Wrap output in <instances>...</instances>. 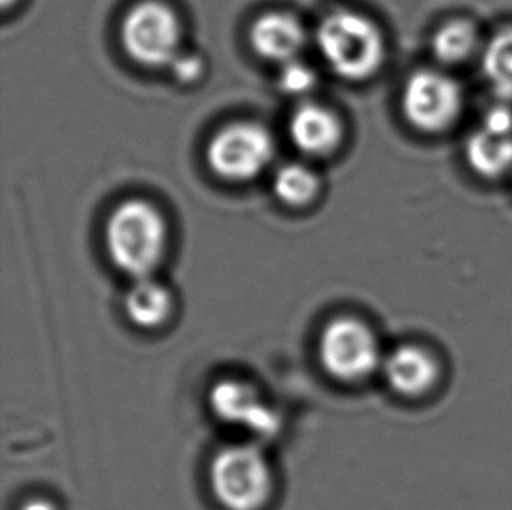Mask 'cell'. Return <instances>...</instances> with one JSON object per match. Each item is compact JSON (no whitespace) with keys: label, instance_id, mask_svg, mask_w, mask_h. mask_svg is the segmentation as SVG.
Masks as SVG:
<instances>
[{"label":"cell","instance_id":"cell-1","mask_svg":"<svg viewBox=\"0 0 512 510\" xmlns=\"http://www.w3.org/2000/svg\"><path fill=\"white\" fill-rule=\"evenodd\" d=\"M105 247L112 264L133 280L154 276L167 255V221L149 201H125L105 224Z\"/></svg>","mask_w":512,"mask_h":510},{"label":"cell","instance_id":"cell-3","mask_svg":"<svg viewBox=\"0 0 512 510\" xmlns=\"http://www.w3.org/2000/svg\"><path fill=\"white\" fill-rule=\"evenodd\" d=\"M208 483L224 510H263L273 497L275 474L256 442H242L215 453Z\"/></svg>","mask_w":512,"mask_h":510},{"label":"cell","instance_id":"cell-8","mask_svg":"<svg viewBox=\"0 0 512 510\" xmlns=\"http://www.w3.org/2000/svg\"><path fill=\"white\" fill-rule=\"evenodd\" d=\"M208 406L217 420L249 432L256 439H270L282 427L280 414L259 386L228 376L215 381L208 393Z\"/></svg>","mask_w":512,"mask_h":510},{"label":"cell","instance_id":"cell-21","mask_svg":"<svg viewBox=\"0 0 512 510\" xmlns=\"http://www.w3.org/2000/svg\"><path fill=\"white\" fill-rule=\"evenodd\" d=\"M16 2H18V0H2V7H4V9H9V7L16 4Z\"/></svg>","mask_w":512,"mask_h":510},{"label":"cell","instance_id":"cell-16","mask_svg":"<svg viewBox=\"0 0 512 510\" xmlns=\"http://www.w3.org/2000/svg\"><path fill=\"white\" fill-rule=\"evenodd\" d=\"M273 191L287 207H306L320 191L317 173L305 165H285L273 179Z\"/></svg>","mask_w":512,"mask_h":510},{"label":"cell","instance_id":"cell-7","mask_svg":"<svg viewBox=\"0 0 512 510\" xmlns=\"http://www.w3.org/2000/svg\"><path fill=\"white\" fill-rule=\"evenodd\" d=\"M275 156V140L257 123H233L215 133L208 144V166L231 182H247L264 172Z\"/></svg>","mask_w":512,"mask_h":510},{"label":"cell","instance_id":"cell-14","mask_svg":"<svg viewBox=\"0 0 512 510\" xmlns=\"http://www.w3.org/2000/svg\"><path fill=\"white\" fill-rule=\"evenodd\" d=\"M173 311L175 297L172 290L154 276L137 278L126 290V317L137 329L158 331L170 322Z\"/></svg>","mask_w":512,"mask_h":510},{"label":"cell","instance_id":"cell-19","mask_svg":"<svg viewBox=\"0 0 512 510\" xmlns=\"http://www.w3.org/2000/svg\"><path fill=\"white\" fill-rule=\"evenodd\" d=\"M486 130L499 131V133H512V109L507 102H499L486 109L481 123Z\"/></svg>","mask_w":512,"mask_h":510},{"label":"cell","instance_id":"cell-17","mask_svg":"<svg viewBox=\"0 0 512 510\" xmlns=\"http://www.w3.org/2000/svg\"><path fill=\"white\" fill-rule=\"evenodd\" d=\"M315 84H317L315 70L299 60L284 63L282 72L278 76L280 90L284 91L285 95H292V97H301V95L310 93L315 88Z\"/></svg>","mask_w":512,"mask_h":510},{"label":"cell","instance_id":"cell-10","mask_svg":"<svg viewBox=\"0 0 512 510\" xmlns=\"http://www.w3.org/2000/svg\"><path fill=\"white\" fill-rule=\"evenodd\" d=\"M250 44L257 55L270 62L298 60L306 44V32L301 21L289 13H266L250 28Z\"/></svg>","mask_w":512,"mask_h":510},{"label":"cell","instance_id":"cell-13","mask_svg":"<svg viewBox=\"0 0 512 510\" xmlns=\"http://www.w3.org/2000/svg\"><path fill=\"white\" fill-rule=\"evenodd\" d=\"M430 55L444 69L460 67L481 53V30L467 16H451L441 21L430 35Z\"/></svg>","mask_w":512,"mask_h":510},{"label":"cell","instance_id":"cell-18","mask_svg":"<svg viewBox=\"0 0 512 510\" xmlns=\"http://www.w3.org/2000/svg\"><path fill=\"white\" fill-rule=\"evenodd\" d=\"M170 69H172L173 77H175L177 83L194 84L196 81H200L201 76H203L205 62H203L200 55L180 51L179 56L170 63Z\"/></svg>","mask_w":512,"mask_h":510},{"label":"cell","instance_id":"cell-11","mask_svg":"<svg viewBox=\"0 0 512 510\" xmlns=\"http://www.w3.org/2000/svg\"><path fill=\"white\" fill-rule=\"evenodd\" d=\"M289 133L299 151L313 158H326L338 151L345 131L340 118L331 109L305 104L292 114Z\"/></svg>","mask_w":512,"mask_h":510},{"label":"cell","instance_id":"cell-12","mask_svg":"<svg viewBox=\"0 0 512 510\" xmlns=\"http://www.w3.org/2000/svg\"><path fill=\"white\" fill-rule=\"evenodd\" d=\"M464 161L469 172L485 182H497L512 172V133L478 126L465 137Z\"/></svg>","mask_w":512,"mask_h":510},{"label":"cell","instance_id":"cell-2","mask_svg":"<svg viewBox=\"0 0 512 510\" xmlns=\"http://www.w3.org/2000/svg\"><path fill=\"white\" fill-rule=\"evenodd\" d=\"M317 46L334 74L357 83L376 76L387 58V41L378 23L350 9L320 21Z\"/></svg>","mask_w":512,"mask_h":510},{"label":"cell","instance_id":"cell-4","mask_svg":"<svg viewBox=\"0 0 512 510\" xmlns=\"http://www.w3.org/2000/svg\"><path fill=\"white\" fill-rule=\"evenodd\" d=\"M465 111V91L443 69H416L401 91L402 118L423 137H443L457 128Z\"/></svg>","mask_w":512,"mask_h":510},{"label":"cell","instance_id":"cell-15","mask_svg":"<svg viewBox=\"0 0 512 510\" xmlns=\"http://www.w3.org/2000/svg\"><path fill=\"white\" fill-rule=\"evenodd\" d=\"M479 69L500 102L512 100V23L495 30L483 44Z\"/></svg>","mask_w":512,"mask_h":510},{"label":"cell","instance_id":"cell-20","mask_svg":"<svg viewBox=\"0 0 512 510\" xmlns=\"http://www.w3.org/2000/svg\"><path fill=\"white\" fill-rule=\"evenodd\" d=\"M20 510H58V507L49 498H30L21 505Z\"/></svg>","mask_w":512,"mask_h":510},{"label":"cell","instance_id":"cell-5","mask_svg":"<svg viewBox=\"0 0 512 510\" xmlns=\"http://www.w3.org/2000/svg\"><path fill=\"white\" fill-rule=\"evenodd\" d=\"M385 353L373 327L352 315L329 320L320 332V366L340 383H360L378 373Z\"/></svg>","mask_w":512,"mask_h":510},{"label":"cell","instance_id":"cell-6","mask_svg":"<svg viewBox=\"0 0 512 510\" xmlns=\"http://www.w3.org/2000/svg\"><path fill=\"white\" fill-rule=\"evenodd\" d=\"M182 25L161 0H144L126 14L121 41L128 56L144 67H170L179 56Z\"/></svg>","mask_w":512,"mask_h":510},{"label":"cell","instance_id":"cell-9","mask_svg":"<svg viewBox=\"0 0 512 510\" xmlns=\"http://www.w3.org/2000/svg\"><path fill=\"white\" fill-rule=\"evenodd\" d=\"M392 392L404 399H418L436 388L441 380L439 360L425 346L404 343L385 353L380 369Z\"/></svg>","mask_w":512,"mask_h":510}]
</instances>
